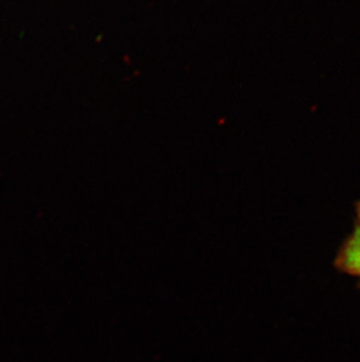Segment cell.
<instances>
[{"label":"cell","instance_id":"1","mask_svg":"<svg viewBox=\"0 0 360 362\" xmlns=\"http://www.w3.org/2000/svg\"><path fill=\"white\" fill-rule=\"evenodd\" d=\"M337 262L342 270L360 277V204L358 205L357 222L354 233L340 250Z\"/></svg>","mask_w":360,"mask_h":362}]
</instances>
